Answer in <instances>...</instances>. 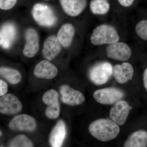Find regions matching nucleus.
<instances>
[{
	"label": "nucleus",
	"mask_w": 147,
	"mask_h": 147,
	"mask_svg": "<svg viewBox=\"0 0 147 147\" xmlns=\"http://www.w3.org/2000/svg\"><path fill=\"white\" fill-rule=\"evenodd\" d=\"M132 107L125 100H119L115 103L110 109L109 116L111 119L119 125L126 122Z\"/></svg>",
	"instance_id": "9d476101"
},
{
	"label": "nucleus",
	"mask_w": 147,
	"mask_h": 147,
	"mask_svg": "<svg viewBox=\"0 0 147 147\" xmlns=\"http://www.w3.org/2000/svg\"><path fill=\"white\" fill-rule=\"evenodd\" d=\"M110 7L108 0H92L90 4L91 11L95 15H105L110 10Z\"/></svg>",
	"instance_id": "412c9836"
},
{
	"label": "nucleus",
	"mask_w": 147,
	"mask_h": 147,
	"mask_svg": "<svg viewBox=\"0 0 147 147\" xmlns=\"http://www.w3.org/2000/svg\"><path fill=\"white\" fill-rule=\"evenodd\" d=\"M18 0H0V8L3 10L11 9L16 5Z\"/></svg>",
	"instance_id": "a878e982"
},
{
	"label": "nucleus",
	"mask_w": 147,
	"mask_h": 147,
	"mask_svg": "<svg viewBox=\"0 0 147 147\" xmlns=\"http://www.w3.org/2000/svg\"><path fill=\"white\" fill-rule=\"evenodd\" d=\"M135 32L141 39L147 40V20L139 21L135 26Z\"/></svg>",
	"instance_id": "393cba45"
},
{
	"label": "nucleus",
	"mask_w": 147,
	"mask_h": 147,
	"mask_svg": "<svg viewBox=\"0 0 147 147\" xmlns=\"http://www.w3.org/2000/svg\"><path fill=\"white\" fill-rule=\"evenodd\" d=\"M147 146V131L139 130L134 131L125 142V147H145Z\"/></svg>",
	"instance_id": "6ab92c4d"
},
{
	"label": "nucleus",
	"mask_w": 147,
	"mask_h": 147,
	"mask_svg": "<svg viewBox=\"0 0 147 147\" xmlns=\"http://www.w3.org/2000/svg\"><path fill=\"white\" fill-rule=\"evenodd\" d=\"M119 40V35L116 28L107 24H101L95 28L90 36L91 42L95 46L110 45Z\"/></svg>",
	"instance_id": "f03ea898"
},
{
	"label": "nucleus",
	"mask_w": 147,
	"mask_h": 147,
	"mask_svg": "<svg viewBox=\"0 0 147 147\" xmlns=\"http://www.w3.org/2000/svg\"><path fill=\"white\" fill-rule=\"evenodd\" d=\"M8 146L10 147H33L32 142L26 135L19 134L8 142Z\"/></svg>",
	"instance_id": "4be33fe9"
},
{
	"label": "nucleus",
	"mask_w": 147,
	"mask_h": 147,
	"mask_svg": "<svg viewBox=\"0 0 147 147\" xmlns=\"http://www.w3.org/2000/svg\"><path fill=\"white\" fill-rule=\"evenodd\" d=\"M0 75L8 83L11 84H18L22 79L21 73L17 69L10 67H1Z\"/></svg>",
	"instance_id": "aec40b11"
},
{
	"label": "nucleus",
	"mask_w": 147,
	"mask_h": 147,
	"mask_svg": "<svg viewBox=\"0 0 147 147\" xmlns=\"http://www.w3.org/2000/svg\"><path fill=\"white\" fill-rule=\"evenodd\" d=\"M32 17L38 25L45 28H51L55 26L57 17L53 8L42 3H37L31 10Z\"/></svg>",
	"instance_id": "7ed1b4c3"
},
{
	"label": "nucleus",
	"mask_w": 147,
	"mask_h": 147,
	"mask_svg": "<svg viewBox=\"0 0 147 147\" xmlns=\"http://www.w3.org/2000/svg\"><path fill=\"white\" fill-rule=\"evenodd\" d=\"M26 42L23 54L26 57L31 58L36 55L39 48V38L36 30L29 28L25 32Z\"/></svg>",
	"instance_id": "1a4fd4ad"
},
{
	"label": "nucleus",
	"mask_w": 147,
	"mask_h": 147,
	"mask_svg": "<svg viewBox=\"0 0 147 147\" xmlns=\"http://www.w3.org/2000/svg\"><path fill=\"white\" fill-rule=\"evenodd\" d=\"M59 94L56 90H48L42 96V102L47 106L52 105L59 101Z\"/></svg>",
	"instance_id": "b1692460"
},
{
	"label": "nucleus",
	"mask_w": 147,
	"mask_h": 147,
	"mask_svg": "<svg viewBox=\"0 0 147 147\" xmlns=\"http://www.w3.org/2000/svg\"><path fill=\"white\" fill-rule=\"evenodd\" d=\"M143 82L145 89L147 91V68L145 69L143 73Z\"/></svg>",
	"instance_id": "c85d7f7f"
},
{
	"label": "nucleus",
	"mask_w": 147,
	"mask_h": 147,
	"mask_svg": "<svg viewBox=\"0 0 147 147\" xmlns=\"http://www.w3.org/2000/svg\"><path fill=\"white\" fill-rule=\"evenodd\" d=\"M34 74L40 79H51L57 75L58 69L57 67L48 60H42L35 67Z\"/></svg>",
	"instance_id": "4468645a"
},
{
	"label": "nucleus",
	"mask_w": 147,
	"mask_h": 147,
	"mask_svg": "<svg viewBox=\"0 0 147 147\" xmlns=\"http://www.w3.org/2000/svg\"><path fill=\"white\" fill-rule=\"evenodd\" d=\"M62 46L57 36H48L43 43L42 50L43 57L47 60H53L60 53Z\"/></svg>",
	"instance_id": "f8f14e48"
},
{
	"label": "nucleus",
	"mask_w": 147,
	"mask_h": 147,
	"mask_svg": "<svg viewBox=\"0 0 147 147\" xmlns=\"http://www.w3.org/2000/svg\"><path fill=\"white\" fill-rule=\"evenodd\" d=\"M60 92L61 95V100L64 104L75 106L81 105L85 101V97L83 93L68 85H62Z\"/></svg>",
	"instance_id": "9b49d317"
},
{
	"label": "nucleus",
	"mask_w": 147,
	"mask_h": 147,
	"mask_svg": "<svg viewBox=\"0 0 147 147\" xmlns=\"http://www.w3.org/2000/svg\"><path fill=\"white\" fill-rule=\"evenodd\" d=\"M61 8L68 16L76 17L85 10L88 0H59Z\"/></svg>",
	"instance_id": "2eb2a0df"
},
{
	"label": "nucleus",
	"mask_w": 147,
	"mask_h": 147,
	"mask_svg": "<svg viewBox=\"0 0 147 147\" xmlns=\"http://www.w3.org/2000/svg\"><path fill=\"white\" fill-rule=\"evenodd\" d=\"M22 103L16 96L7 94L0 98V113L5 115H16L22 111Z\"/></svg>",
	"instance_id": "6e6552de"
},
{
	"label": "nucleus",
	"mask_w": 147,
	"mask_h": 147,
	"mask_svg": "<svg viewBox=\"0 0 147 147\" xmlns=\"http://www.w3.org/2000/svg\"><path fill=\"white\" fill-rule=\"evenodd\" d=\"M17 30L14 24L5 23L2 25L0 31V45L4 49L10 48L15 41Z\"/></svg>",
	"instance_id": "ddd939ff"
},
{
	"label": "nucleus",
	"mask_w": 147,
	"mask_h": 147,
	"mask_svg": "<svg viewBox=\"0 0 147 147\" xmlns=\"http://www.w3.org/2000/svg\"><path fill=\"white\" fill-rule=\"evenodd\" d=\"M37 124L35 119L26 114L14 117L8 124L9 128L12 131L32 132L36 130Z\"/></svg>",
	"instance_id": "0eeeda50"
},
{
	"label": "nucleus",
	"mask_w": 147,
	"mask_h": 147,
	"mask_svg": "<svg viewBox=\"0 0 147 147\" xmlns=\"http://www.w3.org/2000/svg\"><path fill=\"white\" fill-rule=\"evenodd\" d=\"M134 68L131 64L123 62L113 67V74L116 81L121 84L131 80L134 75Z\"/></svg>",
	"instance_id": "dca6fc26"
},
{
	"label": "nucleus",
	"mask_w": 147,
	"mask_h": 147,
	"mask_svg": "<svg viewBox=\"0 0 147 147\" xmlns=\"http://www.w3.org/2000/svg\"><path fill=\"white\" fill-rule=\"evenodd\" d=\"M119 3L122 6L124 7H127L131 6L135 0H117Z\"/></svg>",
	"instance_id": "cd10ccee"
},
{
	"label": "nucleus",
	"mask_w": 147,
	"mask_h": 147,
	"mask_svg": "<svg viewBox=\"0 0 147 147\" xmlns=\"http://www.w3.org/2000/svg\"><path fill=\"white\" fill-rule=\"evenodd\" d=\"M113 67L108 62H100L96 64L90 69L89 73L90 79L97 85L105 84L113 74Z\"/></svg>",
	"instance_id": "20e7f679"
},
{
	"label": "nucleus",
	"mask_w": 147,
	"mask_h": 147,
	"mask_svg": "<svg viewBox=\"0 0 147 147\" xmlns=\"http://www.w3.org/2000/svg\"><path fill=\"white\" fill-rule=\"evenodd\" d=\"M0 133H1V135H0V136H2V135H1V134H2L1 131V132H0Z\"/></svg>",
	"instance_id": "c756f323"
},
{
	"label": "nucleus",
	"mask_w": 147,
	"mask_h": 147,
	"mask_svg": "<svg viewBox=\"0 0 147 147\" xmlns=\"http://www.w3.org/2000/svg\"><path fill=\"white\" fill-rule=\"evenodd\" d=\"M94 98L102 105L115 104L124 96L123 92L117 88L110 87L96 90L94 92Z\"/></svg>",
	"instance_id": "39448f33"
},
{
	"label": "nucleus",
	"mask_w": 147,
	"mask_h": 147,
	"mask_svg": "<svg viewBox=\"0 0 147 147\" xmlns=\"http://www.w3.org/2000/svg\"><path fill=\"white\" fill-rule=\"evenodd\" d=\"M45 1H50V0H45Z\"/></svg>",
	"instance_id": "7c9ffc66"
},
{
	"label": "nucleus",
	"mask_w": 147,
	"mask_h": 147,
	"mask_svg": "<svg viewBox=\"0 0 147 147\" xmlns=\"http://www.w3.org/2000/svg\"><path fill=\"white\" fill-rule=\"evenodd\" d=\"M45 115L50 119H56L59 117L60 114V105L59 101L54 104L48 105L45 110Z\"/></svg>",
	"instance_id": "5701e85b"
},
{
	"label": "nucleus",
	"mask_w": 147,
	"mask_h": 147,
	"mask_svg": "<svg viewBox=\"0 0 147 147\" xmlns=\"http://www.w3.org/2000/svg\"><path fill=\"white\" fill-rule=\"evenodd\" d=\"M75 35V28L69 23L63 24L60 28L57 33V37L61 45L64 48L71 45Z\"/></svg>",
	"instance_id": "a211bd4d"
},
{
	"label": "nucleus",
	"mask_w": 147,
	"mask_h": 147,
	"mask_svg": "<svg viewBox=\"0 0 147 147\" xmlns=\"http://www.w3.org/2000/svg\"><path fill=\"white\" fill-rule=\"evenodd\" d=\"M88 129L92 137L102 142L115 139L120 131L118 124L112 119H106L94 121L90 124Z\"/></svg>",
	"instance_id": "f257e3e1"
},
{
	"label": "nucleus",
	"mask_w": 147,
	"mask_h": 147,
	"mask_svg": "<svg viewBox=\"0 0 147 147\" xmlns=\"http://www.w3.org/2000/svg\"><path fill=\"white\" fill-rule=\"evenodd\" d=\"M105 52L108 58L121 61L128 60L132 55L130 47L125 42L119 41L108 45Z\"/></svg>",
	"instance_id": "423d86ee"
},
{
	"label": "nucleus",
	"mask_w": 147,
	"mask_h": 147,
	"mask_svg": "<svg viewBox=\"0 0 147 147\" xmlns=\"http://www.w3.org/2000/svg\"><path fill=\"white\" fill-rule=\"evenodd\" d=\"M8 91V85L3 80H0V96L6 94Z\"/></svg>",
	"instance_id": "bb28decb"
},
{
	"label": "nucleus",
	"mask_w": 147,
	"mask_h": 147,
	"mask_svg": "<svg viewBox=\"0 0 147 147\" xmlns=\"http://www.w3.org/2000/svg\"><path fill=\"white\" fill-rule=\"evenodd\" d=\"M66 134L65 123L63 121H58L50 132L49 144L52 147H61L63 144Z\"/></svg>",
	"instance_id": "f3484780"
}]
</instances>
